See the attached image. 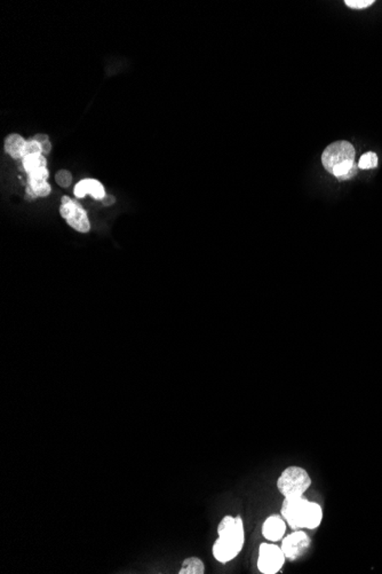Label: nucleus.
Masks as SVG:
<instances>
[{"mask_svg":"<svg viewBox=\"0 0 382 574\" xmlns=\"http://www.w3.org/2000/svg\"><path fill=\"white\" fill-rule=\"evenodd\" d=\"M283 549L272 544H262L259 549V571L265 574H275L281 571L285 562Z\"/></svg>","mask_w":382,"mask_h":574,"instance_id":"obj_6","label":"nucleus"},{"mask_svg":"<svg viewBox=\"0 0 382 574\" xmlns=\"http://www.w3.org/2000/svg\"><path fill=\"white\" fill-rule=\"evenodd\" d=\"M376 166H378V156H376V152H366L359 159V169L370 170L376 168Z\"/></svg>","mask_w":382,"mask_h":574,"instance_id":"obj_14","label":"nucleus"},{"mask_svg":"<svg viewBox=\"0 0 382 574\" xmlns=\"http://www.w3.org/2000/svg\"><path fill=\"white\" fill-rule=\"evenodd\" d=\"M205 572L204 563L198 557H189L183 561L180 574H203Z\"/></svg>","mask_w":382,"mask_h":574,"instance_id":"obj_13","label":"nucleus"},{"mask_svg":"<svg viewBox=\"0 0 382 574\" xmlns=\"http://www.w3.org/2000/svg\"><path fill=\"white\" fill-rule=\"evenodd\" d=\"M27 141L20 135L13 133L5 139V152L15 159H24Z\"/></svg>","mask_w":382,"mask_h":574,"instance_id":"obj_11","label":"nucleus"},{"mask_svg":"<svg viewBox=\"0 0 382 574\" xmlns=\"http://www.w3.org/2000/svg\"><path fill=\"white\" fill-rule=\"evenodd\" d=\"M355 148L350 142L343 140L333 142L323 152V166L328 172L333 175L338 166L355 162Z\"/></svg>","mask_w":382,"mask_h":574,"instance_id":"obj_4","label":"nucleus"},{"mask_svg":"<svg viewBox=\"0 0 382 574\" xmlns=\"http://www.w3.org/2000/svg\"><path fill=\"white\" fill-rule=\"evenodd\" d=\"M34 139L41 144V149H43V155H48L50 150H52V144H50L48 135H43V133H38V135H34Z\"/></svg>","mask_w":382,"mask_h":574,"instance_id":"obj_17","label":"nucleus"},{"mask_svg":"<svg viewBox=\"0 0 382 574\" xmlns=\"http://www.w3.org/2000/svg\"><path fill=\"white\" fill-rule=\"evenodd\" d=\"M286 531L285 519L279 515H272L265 520L262 525V534L265 539L272 542L282 540Z\"/></svg>","mask_w":382,"mask_h":574,"instance_id":"obj_9","label":"nucleus"},{"mask_svg":"<svg viewBox=\"0 0 382 574\" xmlns=\"http://www.w3.org/2000/svg\"><path fill=\"white\" fill-rule=\"evenodd\" d=\"M36 154H43V149L37 140L30 139L27 140V146H26V152H24V157L29 155H36Z\"/></svg>","mask_w":382,"mask_h":574,"instance_id":"obj_16","label":"nucleus"},{"mask_svg":"<svg viewBox=\"0 0 382 574\" xmlns=\"http://www.w3.org/2000/svg\"><path fill=\"white\" fill-rule=\"evenodd\" d=\"M310 485L312 478L300 466H288L277 480V487L284 497H301Z\"/></svg>","mask_w":382,"mask_h":574,"instance_id":"obj_3","label":"nucleus"},{"mask_svg":"<svg viewBox=\"0 0 382 574\" xmlns=\"http://www.w3.org/2000/svg\"><path fill=\"white\" fill-rule=\"evenodd\" d=\"M74 192L78 199H83L88 194H91L95 199H99V201H102L105 197L103 185L99 180L95 179L81 180V183H78L74 187Z\"/></svg>","mask_w":382,"mask_h":574,"instance_id":"obj_10","label":"nucleus"},{"mask_svg":"<svg viewBox=\"0 0 382 574\" xmlns=\"http://www.w3.org/2000/svg\"><path fill=\"white\" fill-rule=\"evenodd\" d=\"M55 181H57L59 186L68 188V187H70L71 183H72V176L67 170H61L55 175Z\"/></svg>","mask_w":382,"mask_h":574,"instance_id":"obj_15","label":"nucleus"},{"mask_svg":"<svg viewBox=\"0 0 382 574\" xmlns=\"http://www.w3.org/2000/svg\"><path fill=\"white\" fill-rule=\"evenodd\" d=\"M50 186L48 181H39V180H29L27 187L28 199L34 197H46L50 194Z\"/></svg>","mask_w":382,"mask_h":574,"instance_id":"obj_12","label":"nucleus"},{"mask_svg":"<svg viewBox=\"0 0 382 574\" xmlns=\"http://www.w3.org/2000/svg\"><path fill=\"white\" fill-rule=\"evenodd\" d=\"M60 215L71 228L79 233H88L91 230L88 213L83 209V206L69 196H62L61 199Z\"/></svg>","mask_w":382,"mask_h":574,"instance_id":"obj_5","label":"nucleus"},{"mask_svg":"<svg viewBox=\"0 0 382 574\" xmlns=\"http://www.w3.org/2000/svg\"><path fill=\"white\" fill-rule=\"evenodd\" d=\"M46 166H48V161L43 154L26 156L23 159V168L29 177V180L48 181L50 175H48Z\"/></svg>","mask_w":382,"mask_h":574,"instance_id":"obj_8","label":"nucleus"},{"mask_svg":"<svg viewBox=\"0 0 382 574\" xmlns=\"http://www.w3.org/2000/svg\"><path fill=\"white\" fill-rule=\"evenodd\" d=\"M218 534L219 539L213 544V556L220 563H228L244 546V524L241 517L225 516L219 524Z\"/></svg>","mask_w":382,"mask_h":574,"instance_id":"obj_1","label":"nucleus"},{"mask_svg":"<svg viewBox=\"0 0 382 574\" xmlns=\"http://www.w3.org/2000/svg\"><path fill=\"white\" fill-rule=\"evenodd\" d=\"M282 516L293 531L315 530L322 523L323 511L319 504L310 502L303 495L285 497L282 504Z\"/></svg>","mask_w":382,"mask_h":574,"instance_id":"obj_2","label":"nucleus"},{"mask_svg":"<svg viewBox=\"0 0 382 574\" xmlns=\"http://www.w3.org/2000/svg\"><path fill=\"white\" fill-rule=\"evenodd\" d=\"M345 5L355 10H363L374 3V0H345Z\"/></svg>","mask_w":382,"mask_h":574,"instance_id":"obj_18","label":"nucleus"},{"mask_svg":"<svg viewBox=\"0 0 382 574\" xmlns=\"http://www.w3.org/2000/svg\"><path fill=\"white\" fill-rule=\"evenodd\" d=\"M310 547V539L308 534L301 530H296L293 533L286 535L282 541L283 553L285 557L291 561L301 557Z\"/></svg>","mask_w":382,"mask_h":574,"instance_id":"obj_7","label":"nucleus"}]
</instances>
